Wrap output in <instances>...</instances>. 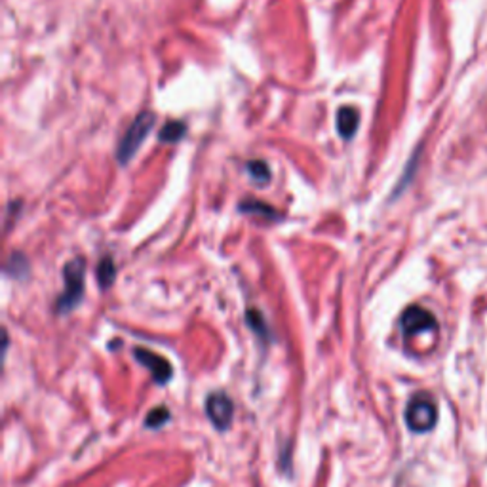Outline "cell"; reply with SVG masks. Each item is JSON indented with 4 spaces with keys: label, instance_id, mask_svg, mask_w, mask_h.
Here are the masks:
<instances>
[{
    "label": "cell",
    "instance_id": "4",
    "mask_svg": "<svg viewBox=\"0 0 487 487\" xmlns=\"http://www.w3.org/2000/svg\"><path fill=\"white\" fill-rule=\"evenodd\" d=\"M206 415L217 430H227L233 423L234 404L225 392H213L206 400Z\"/></svg>",
    "mask_w": 487,
    "mask_h": 487
},
{
    "label": "cell",
    "instance_id": "8",
    "mask_svg": "<svg viewBox=\"0 0 487 487\" xmlns=\"http://www.w3.org/2000/svg\"><path fill=\"white\" fill-rule=\"evenodd\" d=\"M185 136V124L180 122V120H171L168 122L162 130H161V134H159V140L162 143H177V141H181Z\"/></svg>",
    "mask_w": 487,
    "mask_h": 487
},
{
    "label": "cell",
    "instance_id": "13",
    "mask_svg": "<svg viewBox=\"0 0 487 487\" xmlns=\"http://www.w3.org/2000/svg\"><path fill=\"white\" fill-rule=\"evenodd\" d=\"M170 419V411L166 408H157V409H152L147 419H145V427L147 429H159L162 427L166 420Z\"/></svg>",
    "mask_w": 487,
    "mask_h": 487
},
{
    "label": "cell",
    "instance_id": "2",
    "mask_svg": "<svg viewBox=\"0 0 487 487\" xmlns=\"http://www.w3.org/2000/svg\"><path fill=\"white\" fill-rule=\"evenodd\" d=\"M438 420V408L434 398L427 392L415 394L406 408V425L413 432H429Z\"/></svg>",
    "mask_w": 487,
    "mask_h": 487
},
{
    "label": "cell",
    "instance_id": "7",
    "mask_svg": "<svg viewBox=\"0 0 487 487\" xmlns=\"http://www.w3.org/2000/svg\"><path fill=\"white\" fill-rule=\"evenodd\" d=\"M360 124V115L354 107H341L337 110V131L343 140H352Z\"/></svg>",
    "mask_w": 487,
    "mask_h": 487
},
{
    "label": "cell",
    "instance_id": "10",
    "mask_svg": "<svg viewBox=\"0 0 487 487\" xmlns=\"http://www.w3.org/2000/svg\"><path fill=\"white\" fill-rule=\"evenodd\" d=\"M248 173L252 180L259 185H264V183H269L271 181V168L267 162H263V161H254L246 166Z\"/></svg>",
    "mask_w": 487,
    "mask_h": 487
},
{
    "label": "cell",
    "instance_id": "6",
    "mask_svg": "<svg viewBox=\"0 0 487 487\" xmlns=\"http://www.w3.org/2000/svg\"><path fill=\"white\" fill-rule=\"evenodd\" d=\"M134 357L141 366H145L152 373L154 381H157L159 385H164L170 381L171 364L164 357H161V354L147 350L143 347H138V348H134Z\"/></svg>",
    "mask_w": 487,
    "mask_h": 487
},
{
    "label": "cell",
    "instance_id": "11",
    "mask_svg": "<svg viewBox=\"0 0 487 487\" xmlns=\"http://www.w3.org/2000/svg\"><path fill=\"white\" fill-rule=\"evenodd\" d=\"M240 210L246 212V213H259V215L269 217V219H275L276 217V212L271 206L263 204L259 201H246V202H242L240 204Z\"/></svg>",
    "mask_w": 487,
    "mask_h": 487
},
{
    "label": "cell",
    "instance_id": "3",
    "mask_svg": "<svg viewBox=\"0 0 487 487\" xmlns=\"http://www.w3.org/2000/svg\"><path fill=\"white\" fill-rule=\"evenodd\" d=\"M152 126H154V115L152 113H141L134 122L130 124V128L126 130V134L120 140L119 149H117V161L120 164H128L131 159H134V154L138 152L141 143L150 134Z\"/></svg>",
    "mask_w": 487,
    "mask_h": 487
},
{
    "label": "cell",
    "instance_id": "9",
    "mask_svg": "<svg viewBox=\"0 0 487 487\" xmlns=\"http://www.w3.org/2000/svg\"><path fill=\"white\" fill-rule=\"evenodd\" d=\"M117 278V267L113 257H103L98 264V280L101 287H109Z\"/></svg>",
    "mask_w": 487,
    "mask_h": 487
},
{
    "label": "cell",
    "instance_id": "5",
    "mask_svg": "<svg viewBox=\"0 0 487 487\" xmlns=\"http://www.w3.org/2000/svg\"><path fill=\"white\" fill-rule=\"evenodd\" d=\"M400 326L406 337H415L419 334H427V331H434L436 329V318L430 311L427 308L413 305L408 306L402 318H400Z\"/></svg>",
    "mask_w": 487,
    "mask_h": 487
},
{
    "label": "cell",
    "instance_id": "12",
    "mask_svg": "<svg viewBox=\"0 0 487 487\" xmlns=\"http://www.w3.org/2000/svg\"><path fill=\"white\" fill-rule=\"evenodd\" d=\"M246 318H248L250 327L255 331L259 337H269V327H267V324H264V318L259 311H248Z\"/></svg>",
    "mask_w": 487,
    "mask_h": 487
},
{
    "label": "cell",
    "instance_id": "1",
    "mask_svg": "<svg viewBox=\"0 0 487 487\" xmlns=\"http://www.w3.org/2000/svg\"><path fill=\"white\" fill-rule=\"evenodd\" d=\"M84 275L86 264L84 259H71L63 267V294L57 299V313L67 315L80 303L84 295Z\"/></svg>",
    "mask_w": 487,
    "mask_h": 487
}]
</instances>
